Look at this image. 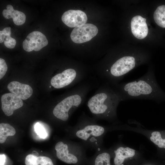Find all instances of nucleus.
<instances>
[{
    "mask_svg": "<svg viewBox=\"0 0 165 165\" xmlns=\"http://www.w3.org/2000/svg\"><path fill=\"white\" fill-rule=\"evenodd\" d=\"M5 38V35L2 31H0V43L4 42Z\"/></svg>",
    "mask_w": 165,
    "mask_h": 165,
    "instance_id": "nucleus-23",
    "label": "nucleus"
},
{
    "mask_svg": "<svg viewBox=\"0 0 165 165\" xmlns=\"http://www.w3.org/2000/svg\"><path fill=\"white\" fill-rule=\"evenodd\" d=\"M48 44V40L41 32L34 31L30 33L23 43L24 49L28 52L38 51Z\"/></svg>",
    "mask_w": 165,
    "mask_h": 165,
    "instance_id": "nucleus-8",
    "label": "nucleus"
},
{
    "mask_svg": "<svg viewBox=\"0 0 165 165\" xmlns=\"http://www.w3.org/2000/svg\"><path fill=\"white\" fill-rule=\"evenodd\" d=\"M154 19L159 27L165 28V5L158 6L153 14Z\"/></svg>",
    "mask_w": 165,
    "mask_h": 165,
    "instance_id": "nucleus-16",
    "label": "nucleus"
},
{
    "mask_svg": "<svg viewBox=\"0 0 165 165\" xmlns=\"http://www.w3.org/2000/svg\"><path fill=\"white\" fill-rule=\"evenodd\" d=\"M111 86L122 101L136 99L152 100L158 103L165 101V92L152 69L134 81Z\"/></svg>",
    "mask_w": 165,
    "mask_h": 165,
    "instance_id": "nucleus-1",
    "label": "nucleus"
},
{
    "mask_svg": "<svg viewBox=\"0 0 165 165\" xmlns=\"http://www.w3.org/2000/svg\"><path fill=\"white\" fill-rule=\"evenodd\" d=\"M130 122L135 124V126L121 125L120 130L131 131L144 135L155 145L157 152L165 153V130H149L135 120Z\"/></svg>",
    "mask_w": 165,
    "mask_h": 165,
    "instance_id": "nucleus-5",
    "label": "nucleus"
},
{
    "mask_svg": "<svg viewBox=\"0 0 165 165\" xmlns=\"http://www.w3.org/2000/svg\"><path fill=\"white\" fill-rule=\"evenodd\" d=\"M112 156L109 148L104 147L96 151L95 154L88 158L86 165H112Z\"/></svg>",
    "mask_w": 165,
    "mask_h": 165,
    "instance_id": "nucleus-13",
    "label": "nucleus"
},
{
    "mask_svg": "<svg viewBox=\"0 0 165 165\" xmlns=\"http://www.w3.org/2000/svg\"><path fill=\"white\" fill-rule=\"evenodd\" d=\"M113 159L112 165H125L126 163L137 160L141 156L140 151L118 142L109 148Z\"/></svg>",
    "mask_w": 165,
    "mask_h": 165,
    "instance_id": "nucleus-6",
    "label": "nucleus"
},
{
    "mask_svg": "<svg viewBox=\"0 0 165 165\" xmlns=\"http://www.w3.org/2000/svg\"><path fill=\"white\" fill-rule=\"evenodd\" d=\"M98 32V28L95 25L85 24L75 28L70 34V37L73 42L81 43L91 40Z\"/></svg>",
    "mask_w": 165,
    "mask_h": 165,
    "instance_id": "nucleus-7",
    "label": "nucleus"
},
{
    "mask_svg": "<svg viewBox=\"0 0 165 165\" xmlns=\"http://www.w3.org/2000/svg\"><path fill=\"white\" fill-rule=\"evenodd\" d=\"M15 129L9 124L2 123L0 124V143L5 142L7 137L13 136L16 134Z\"/></svg>",
    "mask_w": 165,
    "mask_h": 165,
    "instance_id": "nucleus-15",
    "label": "nucleus"
},
{
    "mask_svg": "<svg viewBox=\"0 0 165 165\" xmlns=\"http://www.w3.org/2000/svg\"><path fill=\"white\" fill-rule=\"evenodd\" d=\"M7 88L11 93L23 100L30 97L33 92L32 88L29 85L16 81L10 82Z\"/></svg>",
    "mask_w": 165,
    "mask_h": 165,
    "instance_id": "nucleus-12",
    "label": "nucleus"
},
{
    "mask_svg": "<svg viewBox=\"0 0 165 165\" xmlns=\"http://www.w3.org/2000/svg\"><path fill=\"white\" fill-rule=\"evenodd\" d=\"M5 35L4 44L7 48L13 49L14 48L16 44V40L10 36L11 34V28L6 27L2 31Z\"/></svg>",
    "mask_w": 165,
    "mask_h": 165,
    "instance_id": "nucleus-17",
    "label": "nucleus"
},
{
    "mask_svg": "<svg viewBox=\"0 0 165 165\" xmlns=\"http://www.w3.org/2000/svg\"><path fill=\"white\" fill-rule=\"evenodd\" d=\"M97 121L83 112L75 125L69 129L71 137L80 140L87 149L96 151L104 147V138L108 131H113L112 125H102Z\"/></svg>",
    "mask_w": 165,
    "mask_h": 165,
    "instance_id": "nucleus-3",
    "label": "nucleus"
},
{
    "mask_svg": "<svg viewBox=\"0 0 165 165\" xmlns=\"http://www.w3.org/2000/svg\"><path fill=\"white\" fill-rule=\"evenodd\" d=\"M37 161L38 165H54L52 160L47 156L37 157Z\"/></svg>",
    "mask_w": 165,
    "mask_h": 165,
    "instance_id": "nucleus-20",
    "label": "nucleus"
},
{
    "mask_svg": "<svg viewBox=\"0 0 165 165\" xmlns=\"http://www.w3.org/2000/svg\"><path fill=\"white\" fill-rule=\"evenodd\" d=\"M34 128L35 132L40 138L44 139L47 137V134L45 129L39 123H37Z\"/></svg>",
    "mask_w": 165,
    "mask_h": 165,
    "instance_id": "nucleus-18",
    "label": "nucleus"
},
{
    "mask_svg": "<svg viewBox=\"0 0 165 165\" xmlns=\"http://www.w3.org/2000/svg\"><path fill=\"white\" fill-rule=\"evenodd\" d=\"M130 24L132 33L135 38L141 39L147 36L148 28L145 18L141 16H136L132 18Z\"/></svg>",
    "mask_w": 165,
    "mask_h": 165,
    "instance_id": "nucleus-11",
    "label": "nucleus"
},
{
    "mask_svg": "<svg viewBox=\"0 0 165 165\" xmlns=\"http://www.w3.org/2000/svg\"><path fill=\"white\" fill-rule=\"evenodd\" d=\"M2 15L5 18H12L14 24L17 25H22L26 20L25 14L22 12L14 9L10 5H8L6 9L3 11Z\"/></svg>",
    "mask_w": 165,
    "mask_h": 165,
    "instance_id": "nucleus-14",
    "label": "nucleus"
},
{
    "mask_svg": "<svg viewBox=\"0 0 165 165\" xmlns=\"http://www.w3.org/2000/svg\"><path fill=\"white\" fill-rule=\"evenodd\" d=\"M144 165H152L151 164H144Z\"/></svg>",
    "mask_w": 165,
    "mask_h": 165,
    "instance_id": "nucleus-24",
    "label": "nucleus"
},
{
    "mask_svg": "<svg viewBox=\"0 0 165 165\" xmlns=\"http://www.w3.org/2000/svg\"><path fill=\"white\" fill-rule=\"evenodd\" d=\"M54 149L57 157L65 163L74 165L87 164V148L81 142L65 143L59 141L55 144Z\"/></svg>",
    "mask_w": 165,
    "mask_h": 165,
    "instance_id": "nucleus-4",
    "label": "nucleus"
},
{
    "mask_svg": "<svg viewBox=\"0 0 165 165\" xmlns=\"http://www.w3.org/2000/svg\"><path fill=\"white\" fill-rule=\"evenodd\" d=\"M121 101L111 85L103 82L97 88L86 105L93 117L96 120H104L115 125L120 123L117 110Z\"/></svg>",
    "mask_w": 165,
    "mask_h": 165,
    "instance_id": "nucleus-2",
    "label": "nucleus"
},
{
    "mask_svg": "<svg viewBox=\"0 0 165 165\" xmlns=\"http://www.w3.org/2000/svg\"><path fill=\"white\" fill-rule=\"evenodd\" d=\"M8 69L5 60L0 58V79H1L5 75Z\"/></svg>",
    "mask_w": 165,
    "mask_h": 165,
    "instance_id": "nucleus-21",
    "label": "nucleus"
},
{
    "mask_svg": "<svg viewBox=\"0 0 165 165\" xmlns=\"http://www.w3.org/2000/svg\"><path fill=\"white\" fill-rule=\"evenodd\" d=\"M62 22L70 28H75L85 24L87 18L86 14L79 10L70 9L65 12L61 17Z\"/></svg>",
    "mask_w": 165,
    "mask_h": 165,
    "instance_id": "nucleus-9",
    "label": "nucleus"
},
{
    "mask_svg": "<svg viewBox=\"0 0 165 165\" xmlns=\"http://www.w3.org/2000/svg\"><path fill=\"white\" fill-rule=\"evenodd\" d=\"M6 156L4 154L0 155V165H4L6 162Z\"/></svg>",
    "mask_w": 165,
    "mask_h": 165,
    "instance_id": "nucleus-22",
    "label": "nucleus"
},
{
    "mask_svg": "<svg viewBox=\"0 0 165 165\" xmlns=\"http://www.w3.org/2000/svg\"><path fill=\"white\" fill-rule=\"evenodd\" d=\"M25 163L26 165H38L37 156L32 154H29L26 156Z\"/></svg>",
    "mask_w": 165,
    "mask_h": 165,
    "instance_id": "nucleus-19",
    "label": "nucleus"
},
{
    "mask_svg": "<svg viewBox=\"0 0 165 165\" xmlns=\"http://www.w3.org/2000/svg\"><path fill=\"white\" fill-rule=\"evenodd\" d=\"M1 101L2 109L7 116L12 115L15 110L21 107L23 105L22 100L11 93L3 94Z\"/></svg>",
    "mask_w": 165,
    "mask_h": 165,
    "instance_id": "nucleus-10",
    "label": "nucleus"
}]
</instances>
